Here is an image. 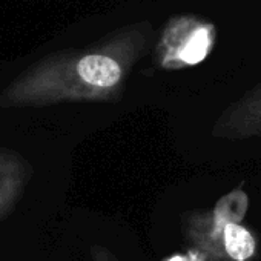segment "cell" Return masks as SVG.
Listing matches in <instances>:
<instances>
[{"label": "cell", "instance_id": "6da1fadb", "mask_svg": "<svg viewBox=\"0 0 261 261\" xmlns=\"http://www.w3.org/2000/svg\"><path fill=\"white\" fill-rule=\"evenodd\" d=\"M154 37L152 25L142 20L121 27L89 46L48 54L2 89L0 108L117 103Z\"/></svg>", "mask_w": 261, "mask_h": 261}, {"label": "cell", "instance_id": "7a4b0ae2", "mask_svg": "<svg viewBox=\"0 0 261 261\" xmlns=\"http://www.w3.org/2000/svg\"><path fill=\"white\" fill-rule=\"evenodd\" d=\"M212 27L195 17H175L155 43V62L160 68L192 66L206 59L212 45Z\"/></svg>", "mask_w": 261, "mask_h": 261}, {"label": "cell", "instance_id": "3957f363", "mask_svg": "<svg viewBox=\"0 0 261 261\" xmlns=\"http://www.w3.org/2000/svg\"><path fill=\"white\" fill-rule=\"evenodd\" d=\"M34 169L17 151L0 148V221L8 218L23 198Z\"/></svg>", "mask_w": 261, "mask_h": 261}, {"label": "cell", "instance_id": "277c9868", "mask_svg": "<svg viewBox=\"0 0 261 261\" xmlns=\"http://www.w3.org/2000/svg\"><path fill=\"white\" fill-rule=\"evenodd\" d=\"M224 246L227 253L237 261H244L255 252V241L252 235L235 223H227L224 226Z\"/></svg>", "mask_w": 261, "mask_h": 261}, {"label": "cell", "instance_id": "5b68a950", "mask_svg": "<svg viewBox=\"0 0 261 261\" xmlns=\"http://www.w3.org/2000/svg\"><path fill=\"white\" fill-rule=\"evenodd\" d=\"M89 258L91 261H118L115 253L103 244H92L89 247Z\"/></svg>", "mask_w": 261, "mask_h": 261}]
</instances>
